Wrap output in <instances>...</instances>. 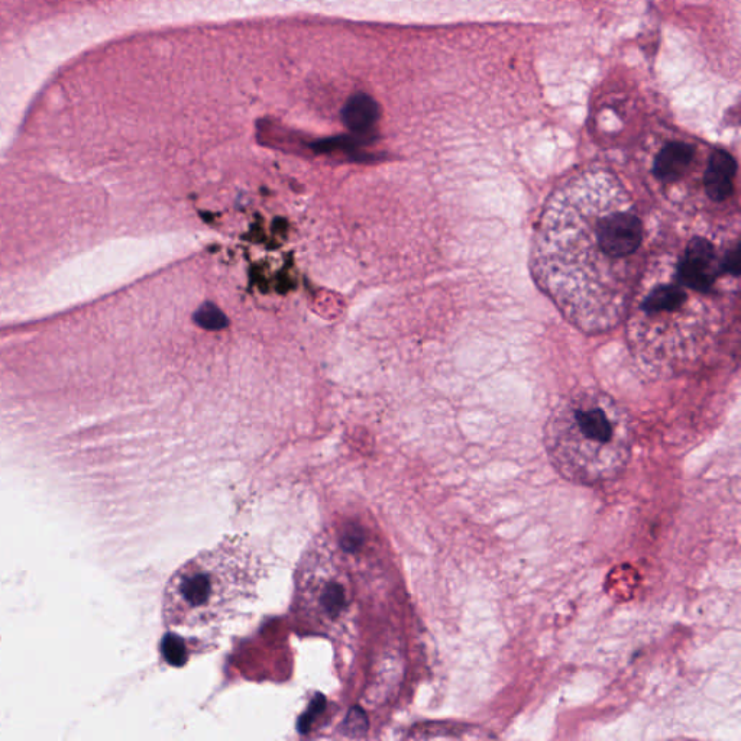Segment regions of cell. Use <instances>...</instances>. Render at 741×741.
Wrapping results in <instances>:
<instances>
[{"mask_svg": "<svg viewBox=\"0 0 741 741\" xmlns=\"http://www.w3.org/2000/svg\"><path fill=\"white\" fill-rule=\"evenodd\" d=\"M643 223L616 174L590 168L546 202L532 247L537 286L568 322L608 332L629 313L645 270Z\"/></svg>", "mask_w": 741, "mask_h": 741, "instance_id": "obj_1", "label": "cell"}, {"mask_svg": "<svg viewBox=\"0 0 741 741\" xmlns=\"http://www.w3.org/2000/svg\"><path fill=\"white\" fill-rule=\"evenodd\" d=\"M629 342L647 370L675 372L700 359L723 320L718 287L682 270L676 252L645 265L629 313Z\"/></svg>", "mask_w": 741, "mask_h": 741, "instance_id": "obj_2", "label": "cell"}, {"mask_svg": "<svg viewBox=\"0 0 741 741\" xmlns=\"http://www.w3.org/2000/svg\"><path fill=\"white\" fill-rule=\"evenodd\" d=\"M264 571L260 552L242 537L200 552L165 587V626L177 637L215 639L257 600Z\"/></svg>", "mask_w": 741, "mask_h": 741, "instance_id": "obj_3", "label": "cell"}, {"mask_svg": "<svg viewBox=\"0 0 741 741\" xmlns=\"http://www.w3.org/2000/svg\"><path fill=\"white\" fill-rule=\"evenodd\" d=\"M633 442L627 410L598 390L577 391L563 398L545 427L550 462L574 484L616 480L629 464Z\"/></svg>", "mask_w": 741, "mask_h": 741, "instance_id": "obj_4", "label": "cell"}, {"mask_svg": "<svg viewBox=\"0 0 741 741\" xmlns=\"http://www.w3.org/2000/svg\"><path fill=\"white\" fill-rule=\"evenodd\" d=\"M328 568L323 572L317 563L315 568V587H313L312 611H315L317 620L322 624H330L339 620L348 604V591L345 587V578L341 572L333 569L335 562H326Z\"/></svg>", "mask_w": 741, "mask_h": 741, "instance_id": "obj_5", "label": "cell"}, {"mask_svg": "<svg viewBox=\"0 0 741 741\" xmlns=\"http://www.w3.org/2000/svg\"><path fill=\"white\" fill-rule=\"evenodd\" d=\"M381 118V108L377 100L365 93L349 97L342 109V122L355 137H370Z\"/></svg>", "mask_w": 741, "mask_h": 741, "instance_id": "obj_6", "label": "cell"}, {"mask_svg": "<svg viewBox=\"0 0 741 741\" xmlns=\"http://www.w3.org/2000/svg\"><path fill=\"white\" fill-rule=\"evenodd\" d=\"M736 171V161L728 152L718 150L711 155L704 176L705 192L711 200L723 202L730 197Z\"/></svg>", "mask_w": 741, "mask_h": 741, "instance_id": "obj_7", "label": "cell"}, {"mask_svg": "<svg viewBox=\"0 0 741 741\" xmlns=\"http://www.w3.org/2000/svg\"><path fill=\"white\" fill-rule=\"evenodd\" d=\"M695 157V148L687 142H671L660 150L655 160V174L659 180L672 183L681 179Z\"/></svg>", "mask_w": 741, "mask_h": 741, "instance_id": "obj_8", "label": "cell"}, {"mask_svg": "<svg viewBox=\"0 0 741 741\" xmlns=\"http://www.w3.org/2000/svg\"><path fill=\"white\" fill-rule=\"evenodd\" d=\"M194 322L206 330H222L228 326V317L215 304L206 303L194 313Z\"/></svg>", "mask_w": 741, "mask_h": 741, "instance_id": "obj_9", "label": "cell"}]
</instances>
